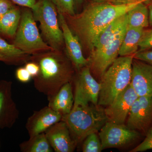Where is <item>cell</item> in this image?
<instances>
[{"label":"cell","instance_id":"6da1fadb","mask_svg":"<svg viewBox=\"0 0 152 152\" xmlns=\"http://www.w3.org/2000/svg\"><path fill=\"white\" fill-rule=\"evenodd\" d=\"M140 1L130 4L91 2L80 13L64 15L72 31L78 38L83 47L91 52L96 38L109 24L126 14Z\"/></svg>","mask_w":152,"mask_h":152},{"label":"cell","instance_id":"7a4b0ae2","mask_svg":"<svg viewBox=\"0 0 152 152\" xmlns=\"http://www.w3.org/2000/svg\"><path fill=\"white\" fill-rule=\"evenodd\" d=\"M30 61L39 68L38 75L33 78L34 87L47 96L48 99L74 78L75 69L64 50H51L32 55Z\"/></svg>","mask_w":152,"mask_h":152},{"label":"cell","instance_id":"3957f363","mask_svg":"<svg viewBox=\"0 0 152 152\" xmlns=\"http://www.w3.org/2000/svg\"><path fill=\"white\" fill-rule=\"evenodd\" d=\"M62 121L67 125L78 144L90 134L99 132L107 119L103 107L93 104H74L70 113L63 116Z\"/></svg>","mask_w":152,"mask_h":152},{"label":"cell","instance_id":"277c9868","mask_svg":"<svg viewBox=\"0 0 152 152\" xmlns=\"http://www.w3.org/2000/svg\"><path fill=\"white\" fill-rule=\"evenodd\" d=\"M134 56L117 58L101 77L99 105L110 104L130 84Z\"/></svg>","mask_w":152,"mask_h":152},{"label":"cell","instance_id":"5b68a950","mask_svg":"<svg viewBox=\"0 0 152 152\" xmlns=\"http://www.w3.org/2000/svg\"><path fill=\"white\" fill-rule=\"evenodd\" d=\"M33 16L39 23L44 40L53 50H64V42L58 10L50 0H38L32 9Z\"/></svg>","mask_w":152,"mask_h":152},{"label":"cell","instance_id":"8992f818","mask_svg":"<svg viewBox=\"0 0 152 152\" xmlns=\"http://www.w3.org/2000/svg\"><path fill=\"white\" fill-rule=\"evenodd\" d=\"M13 44L31 56L54 50L44 40L37 27L32 11L28 8L22 12Z\"/></svg>","mask_w":152,"mask_h":152},{"label":"cell","instance_id":"52a82bcc","mask_svg":"<svg viewBox=\"0 0 152 152\" xmlns=\"http://www.w3.org/2000/svg\"><path fill=\"white\" fill-rule=\"evenodd\" d=\"M127 26L104 46L94 50L90 53L87 58L88 61V66L94 74L101 77L107 69L118 58Z\"/></svg>","mask_w":152,"mask_h":152},{"label":"cell","instance_id":"ba28073f","mask_svg":"<svg viewBox=\"0 0 152 152\" xmlns=\"http://www.w3.org/2000/svg\"><path fill=\"white\" fill-rule=\"evenodd\" d=\"M78 72L75 78L74 104L97 105L100 84L94 77L88 66Z\"/></svg>","mask_w":152,"mask_h":152},{"label":"cell","instance_id":"9c48e42d","mask_svg":"<svg viewBox=\"0 0 152 152\" xmlns=\"http://www.w3.org/2000/svg\"><path fill=\"white\" fill-rule=\"evenodd\" d=\"M141 135L124 124L109 121L105 123L99 133L103 150L124 146L140 138Z\"/></svg>","mask_w":152,"mask_h":152},{"label":"cell","instance_id":"30bf717a","mask_svg":"<svg viewBox=\"0 0 152 152\" xmlns=\"http://www.w3.org/2000/svg\"><path fill=\"white\" fill-rule=\"evenodd\" d=\"M126 126L145 135L152 125V97L139 96L130 109Z\"/></svg>","mask_w":152,"mask_h":152},{"label":"cell","instance_id":"8fae6325","mask_svg":"<svg viewBox=\"0 0 152 152\" xmlns=\"http://www.w3.org/2000/svg\"><path fill=\"white\" fill-rule=\"evenodd\" d=\"M138 97V95L130 84L110 104L105 108L107 121L124 124L133 103Z\"/></svg>","mask_w":152,"mask_h":152},{"label":"cell","instance_id":"7c38bea8","mask_svg":"<svg viewBox=\"0 0 152 152\" xmlns=\"http://www.w3.org/2000/svg\"><path fill=\"white\" fill-rule=\"evenodd\" d=\"M58 14L64 42V50L75 69L77 70H80L82 68L88 66V61L84 56L81 44L69 27L65 17L61 13L58 12Z\"/></svg>","mask_w":152,"mask_h":152},{"label":"cell","instance_id":"4fadbf2b","mask_svg":"<svg viewBox=\"0 0 152 152\" xmlns=\"http://www.w3.org/2000/svg\"><path fill=\"white\" fill-rule=\"evenodd\" d=\"M12 83L0 80V130L12 127L19 116L12 94Z\"/></svg>","mask_w":152,"mask_h":152},{"label":"cell","instance_id":"5bb4252c","mask_svg":"<svg viewBox=\"0 0 152 152\" xmlns=\"http://www.w3.org/2000/svg\"><path fill=\"white\" fill-rule=\"evenodd\" d=\"M49 143L56 152H72L77 143L64 121L56 123L45 132Z\"/></svg>","mask_w":152,"mask_h":152},{"label":"cell","instance_id":"9a60e30c","mask_svg":"<svg viewBox=\"0 0 152 152\" xmlns=\"http://www.w3.org/2000/svg\"><path fill=\"white\" fill-rule=\"evenodd\" d=\"M62 117L48 106L34 112L26 123V129L30 137L45 132L53 125L62 121Z\"/></svg>","mask_w":152,"mask_h":152},{"label":"cell","instance_id":"2e32d148","mask_svg":"<svg viewBox=\"0 0 152 152\" xmlns=\"http://www.w3.org/2000/svg\"><path fill=\"white\" fill-rule=\"evenodd\" d=\"M130 84L139 96L152 97V66L134 58Z\"/></svg>","mask_w":152,"mask_h":152},{"label":"cell","instance_id":"e0dca14e","mask_svg":"<svg viewBox=\"0 0 152 152\" xmlns=\"http://www.w3.org/2000/svg\"><path fill=\"white\" fill-rule=\"evenodd\" d=\"M48 100V106L62 116L69 113L74 104L72 82L64 85L54 96Z\"/></svg>","mask_w":152,"mask_h":152},{"label":"cell","instance_id":"ac0fdd59","mask_svg":"<svg viewBox=\"0 0 152 152\" xmlns=\"http://www.w3.org/2000/svg\"><path fill=\"white\" fill-rule=\"evenodd\" d=\"M31 57L0 37V61L9 65H22L29 61Z\"/></svg>","mask_w":152,"mask_h":152},{"label":"cell","instance_id":"d6986e66","mask_svg":"<svg viewBox=\"0 0 152 152\" xmlns=\"http://www.w3.org/2000/svg\"><path fill=\"white\" fill-rule=\"evenodd\" d=\"M127 26L126 13L116 19L99 33L94 42L91 51L104 46L113 39L121 30Z\"/></svg>","mask_w":152,"mask_h":152},{"label":"cell","instance_id":"ffe728a7","mask_svg":"<svg viewBox=\"0 0 152 152\" xmlns=\"http://www.w3.org/2000/svg\"><path fill=\"white\" fill-rule=\"evenodd\" d=\"M21 13L20 9L15 6L0 16V35L13 39L20 24Z\"/></svg>","mask_w":152,"mask_h":152},{"label":"cell","instance_id":"44dd1931","mask_svg":"<svg viewBox=\"0 0 152 152\" xmlns=\"http://www.w3.org/2000/svg\"><path fill=\"white\" fill-rule=\"evenodd\" d=\"M145 29L128 26L126 30L119 55L121 56L134 55L139 50V44Z\"/></svg>","mask_w":152,"mask_h":152},{"label":"cell","instance_id":"7402d4cb","mask_svg":"<svg viewBox=\"0 0 152 152\" xmlns=\"http://www.w3.org/2000/svg\"><path fill=\"white\" fill-rule=\"evenodd\" d=\"M145 2L139 3L127 13L128 26L145 29L149 26L148 10Z\"/></svg>","mask_w":152,"mask_h":152},{"label":"cell","instance_id":"603a6c76","mask_svg":"<svg viewBox=\"0 0 152 152\" xmlns=\"http://www.w3.org/2000/svg\"><path fill=\"white\" fill-rule=\"evenodd\" d=\"M20 148L23 152L53 151L45 132L31 137L28 140L23 142L20 145Z\"/></svg>","mask_w":152,"mask_h":152},{"label":"cell","instance_id":"cb8c5ba5","mask_svg":"<svg viewBox=\"0 0 152 152\" xmlns=\"http://www.w3.org/2000/svg\"><path fill=\"white\" fill-rule=\"evenodd\" d=\"M82 142L83 152H101L103 150L100 139L96 133L90 134Z\"/></svg>","mask_w":152,"mask_h":152},{"label":"cell","instance_id":"d4e9b609","mask_svg":"<svg viewBox=\"0 0 152 152\" xmlns=\"http://www.w3.org/2000/svg\"><path fill=\"white\" fill-rule=\"evenodd\" d=\"M58 12L64 15H74L75 12V0H50Z\"/></svg>","mask_w":152,"mask_h":152},{"label":"cell","instance_id":"484cf974","mask_svg":"<svg viewBox=\"0 0 152 152\" xmlns=\"http://www.w3.org/2000/svg\"><path fill=\"white\" fill-rule=\"evenodd\" d=\"M145 136L144 140L138 145L131 150V152H142L152 150V125L147 132Z\"/></svg>","mask_w":152,"mask_h":152},{"label":"cell","instance_id":"4316f807","mask_svg":"<svg viewBox=\"0 0 152 152\" xmlns=\"http://www.w3.org/2000/svg\"><path fill=\"white\" fill-rule=\"evenodd\" d=\"M152 50V28L145 30L139 44L138 52Z\"/></svg>","mask_w":152,"mask_h":152},{"label":"cell","instance_id":"83f0119b","mask_svg":"<svg viewBox=\"0 0 152 152\" xmlns=\"http://www.w3.org/2000/svg\"><path fill=\"white\" fill-rule=\"evenodd\" d=\"M15 77L19 81L22 83H27L32 78L25 67H20L17 69L15 72Z\"/></svg>","mask_w":152,"mask_h":152},{"label":"cell","instance_id":"f1b7e54d","mask_svg":"<svg viewBox=\"0 0 152 152\" xmlns=\"http://www.w3.org/2000/svg\"><path fill=\"white\" fill-rule=\"evenodd\" d=\"M134 58L152 66V50L137 52L134 55Z\"/></svg>","mask_w":152,"mask_h":152},{"label":"cell","instance_id":"f546056e","mask_svg":"<svg viewBox=\"0 0 152 152\" xmlns=\"http://www.w3.org/2000/svg\"><path fill=\"white\" fill-rule=\"evenodd\" d=\"M25 67L28 72L32 77H35L39 74V68L37 64L32 61H29L25 64Z\"/></svg>","mask_w":152,"mask_h":152},{"label":"cell","instance_id":"4dcf8cb0","mask_svg":"<svg viewBox=\"0 0 152 152\" xmlns=\"http://www.w3.org/2000/svg\"><path fill=\"white\" fill-rule=\"evenodd\" d=\"M10 0H0V16L13 7L15 5Z\"/></svg>","mask_w":152,"mask_h":152},{"label":"cell","instance_id":"1f68e13d","mask_svg":"<svg viewBox=\"0 0 152 152\" xmlns=\"http://www.w3.org/2000/svg\"><path fill=\"white\" fill-rule=\"evenodd\" d=\"M14 4L19 6L32 9L38 0H10Z\"/></svg>","mask_w":152,"mask_h":152},{"label":"cell","instance_id":"d6a6232c","mask_svg":"<svg viewBox=\"0 0 152 152\" xmlns=\"http://www.w3.org/2000/svg\"><path fill=\"white\" fill-rule=\"evenodd\" d=\"M94 2L109 3L115 4H128L140 1H148L150 0H91Z\"/></svg>","mask_w":152,"mask_h":152},{"label":"cell","instance_id":"836d02e7","mask_svg":"<svg viewBox=\"0 0 152 152\" xmlns=\"http://www.w3.org/2000/svg\"><path fill=\"white\" fill-rule=\"evenodd\" d=\"M151 1L148 7L149 13V26H152V0Z\"/></svg>","mask_w":152,"mask_h":152},{"label":"cell","instance_id":"e575fe53","mask_svg":"<svg viewBox=\"0 0 152 152\" xmlns=\"http://www.w3.org/2000/svg\"><path fill=\"white\" fill-rule=\"evenodd\" d=\"M75 1L77 3V4H81L83 1V0H75Z\"/></svg>","mask_w":152,"mask_h":152}]
</instances>
